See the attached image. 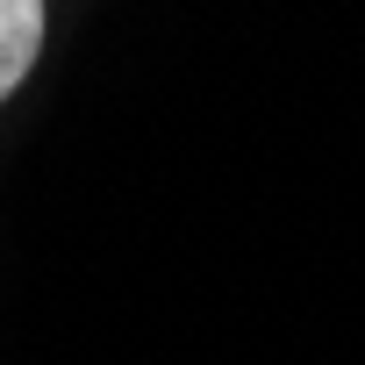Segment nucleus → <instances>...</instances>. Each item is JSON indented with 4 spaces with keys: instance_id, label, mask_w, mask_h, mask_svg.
Wrapping results in <instances>:
<instances>
[{
    "instance_id": "1",
    "label": "nucleus",
    "mask_w": 365,
    "mask_h": 365,
    "mask_svg": "<svg viewBox=\"0 0 365 365\" xmlns=\"http://www.w3.org/2000/svg\"><path fill=\"white\" fill-rule=\"evenodd\" d=\"M43 51V0H0V101H8Z\"/></svg>"
}]
</instances>
